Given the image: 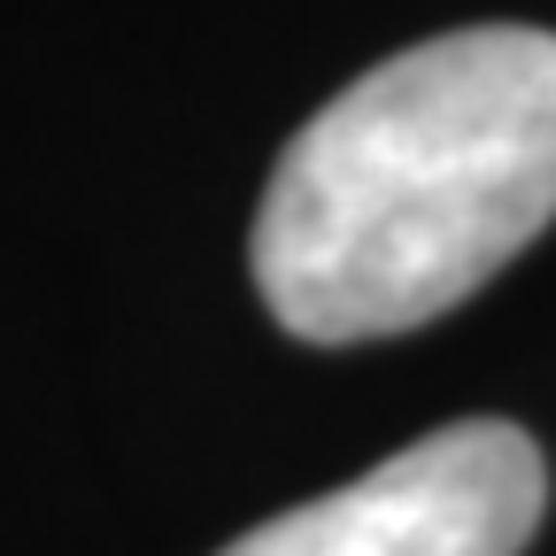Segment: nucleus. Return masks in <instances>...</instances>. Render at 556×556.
<instances>
[{
	"label": "nucleus",
	"mask_w": 556,
	"mask_h": 556,
	"mask_svg": "<svg viewBox=\"0 0 556 556\" xmlns=\"http://www.w3.org/2000/svg\"><path fill=\"white\" fill-rule=\"evenodd\" d=\"M556 217V31L471 24L340 86L255 208L263 309L309 348L417 332Z\"/></svg>",
	"instance_id": "obj_1"
},
{
	"label": "nucleus",
	"mask_w": 556,
	"mask_h": 556,
	"mask_svg": "<svg viewBox=\"0 0 556 556\" xmlns=\"http://www.w3.org/2000/svg\"><path fill=\"white\" fill-rule=\"evenodd\" d=\"M548 464L526 426L464 417L332 495L263 518L217 556H526Z\"/></svg>",
	"instance_id": "obj_2"
}]
</instances>
